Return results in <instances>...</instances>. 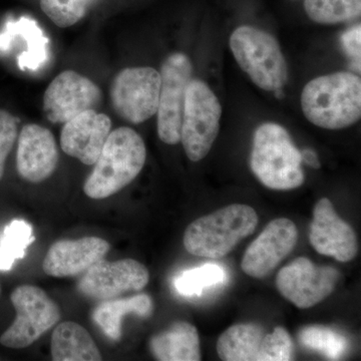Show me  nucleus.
<instances>
[{
	"mask_svg": "<svg viewBox=\"0 0 361 361\" xmlns=\"http://www.w3.org/2000/svg\"><path fill=\"white\" fill-rule=\"evenodd\" d=\"M35 240L32 227L26 221L9 223L0 237V270H11L16 260L25 257L26 249Z\"/></svg>",
	"mask_w": 361,
	"mask_h": 361,
	"instance_id": "22",
	"label": "nucleus"
},
{
	"mask_svg": "<svg viewBox=\"0 0 361 361\" xmlns=\"http://www.w3.org/2000/svg\"><path fill=\"white\" fill-rule=\"evenodd\" d=\"M293 342L283 327H275L266 334L258 361H287L292 360Z\"/></svg>",
	"mask_w": 361,
	"mask_h": 361,
	"instance_id": "27",
	"label": "nucleus"
},
{
	"mask_svg": "<svg viewBox=\"0 0 361 361\" xmlns=\"http://www.w3.org/2000/svg\"><path fill=\"white\" fill-rule=\"evenodd\" d=\"M111 129L108 116L96 110L85 111L65 123L61 135V149L85 165H94Z\"/></svg>",
	"mask_w": 361,
	"mask_h": 361,
	"instance_id": "15",
	"label": "nucleus"
},
{
	"mask_svg": "<svg viewBox=\"0 0 361 361\" xmlns=\"http://www.w3.org/2000/svg\"><path fill=\"white\" fill-rule=\"evenodd\" d=\"M110 248V243L99 237L61 240L49 248L42 269L49 276H78L103 260Z\"/></svg>",
	"mask_w": 361,
	"mask_h": 361,
	"instance_id": "17",
	"label": "nucleus"
},
{
	"mask_svg": "<svg viewBox=\"0 0 361 361\" xmlns=\"http://www.w3.org/2000/svg\"><path fill=\"white\" fill-rule=\"evenodd\" d=\"M306 118L317 127L341 130L360 120L361 80L351 73H336L310 80L301 94Z\"/></svg>",
	"mask_w": 361,
	"mask_h": 361,
	"instance_id": "1",
	"label": "nucleus"
},
{
	"mask_svg": "<svg viewBox=\"0 0 361 361\" xmlns=\"http://www.w3.org/2000/svg\"><path fill=\"white\" fill-rule=\"evenodd\" d=\"M149 348L161 361L201 360L198 330L186 322L173 323L165 331L152 337Z\"/></svg>",
	"mask_w": 361,
	"mask_h": 361,
	"instance_id": "18",
	"label": "nucleus"
},
{
	"mask_svg": "<svg viewBox=\"0 0 361 361\" xmlns=\"http://www.w3.org/2000/svg\"><path fill=\"white\" fill-rule=\"evenodd\" d=\"M341 44L346 54L353 61L356 70L360 71L361 27L360 25L353 26L341 35Z\"/></svg>",
	"mask_w": 361,
	"mask_h": 361,
	"instance_id": "29",
	"label": "nucleus"
},
{
	"mask_svg": "<svg viewBox=\"0 0 361 361\" xmlns=\"http://www.w3.org/2000/svg\"><path fill=\"white\" fill-rule=\"evenodd\" d=\"M161 75L153 68H128L118 73L111 87L114 110L132 123L149 120L158 111Z\"/></svg>",
	"mask_w": 361,
	"mask_h": 361,
	"instance_id": "8",
	"label": "nucleus"
},
{
	"mask_svg": "<svg viewBox=\"0 0 361 361\" xmlns=\"http://www.w3.org/2000/svg\"><path fill=\"white\" fill-rule=\"evenodd\" d=\"M222 108L210 87L200 80L188 85L183 111L180 141L188 158L199 161L205 158L219 134Z\"/></svg>",
	"mask_w": 361,
	"mask_h": 361,
	"instance_id": "6",
	"label": "nucleus"
},
{
	"mask_svg": "<svg viewBox=\"0 0 361 361\" xmlns=\"http://www.w3.org/2000/svg\"><path fill=\"white\" fill-rule=\"evenodd\" d=\"M191 61L184 54H172L166 59L161 68V90L159 99L158 134L168 145L180 141L185 97L192 80Z\"/></svg>",
	"mask_w": 361,
	"mask_h": 361,
	"instance_id": "9",
	"label": "nucleus"
},
{
	"mask_svg": "<svg viewBox=\"0 0 361 361\" xmlns=\"http://www.w3.org/2000/svg\"><path fill=\"white\" fill-rule=\"evenodd\" d=\"M338 271L329 266H316L305 257L296 258L279 271L276 286L281 295L300 310L313 307L336 288Z\"/></svg>",
	"mask_w": 361,
	"mask_h": 361,
	"instance_id": "10",
	"label": "nucleus"
},
{
	"mask_svg": "<svg viewBox=\"0 0 361 361\" xmlns=\"http://www.w3.org/2000/svg\"><path fill=\"white\" fill-rule=\"evenodd\" d=\"M304 8L311 20L334 25L360 16L361 0H305Z\"/></svg>",
	"mask_w": 361,
	"mask_h": 361,
	"instance_id": "23",
	"label": "nucleus"
},
{
	"mask_svg": "<svg viewBox=\"0 0 361 361\" xmlns=\"http://www.w3.org/2000/svg\"><path fill=\"white\" fill-rule=\"evenodd\" d=\"M20 120L8 111L0 110V180L4 174L6 161L18 137Z\"/></svg>",
	"mask_w": 361,
	"mask_h": 361,
	"instance_id": "28",
	"label": "nucleus"
},
{
	"mask_svg": "<svg viewBox=\"0 0 361 361\" xmlns=\"http://www.w3.org/2000/svg\"><path fill=\"white\" fill-rule=\"evenodd\" d=\"M102 90L89 78L66 71L54 78L44 92V111L51 123H66L85 111L96 110Z\"/></svg>",
	"mask_w": 361,
	"mask_h": 361,
	"instance_id": "12",
	"label": "nucleus"
},
{
	"mask_svg": "<svg viewBox=\"0 0 361 361\" xmlns=\"http://www.w3.org/2000/svg\"><path fill=\"white\" fill-rule=\"evenodd\" d=\"M266 334L256 323L233 325L218 339V355L225 361H258Z\"/></svg>",
	"mask_w": 361,
	"mask_h": 361,
	"instance_id": "21",
	"label": "nucleus"
},
{
	"mask_svg": "<svg viewBox=\"0 0 361 361\" xmlns=\"http://www.w3.org/2000/svg\"><path fill=\"white\" fill-rule=\"evenodd\" d=\"M51 356L54 361L103 360L87 330L73 322L61 323L52 332Z\"/></svg>",
	"mask_w": 361,
	"mask_h": 361,
	"instance_id": "19",
	"label": "nucleus"
},
{
	"mask_svg": "<svg viewBox=\"0 0 361 361\" xmlns=\"http://www.w3.org/2000/svg\"><path fill=\"white\" fill-rule=\"evenodd\" d=\"M297 240L298 229L293 221L287 218L271 221L247 248L242 270L257 279L267 276L293 251Z\"/></svg>",
	"mask_w": 361,
	"mask_h": 361,
	"instance_id": "13",
	"label": "nucleus"
},
{
	"mask_svg": "<svg viewBox=\"0 0 361 361\" xmlns=\"http://www.w3.org/2000/svg\"><path fill=\"white\" fill-rule=\"evenodd\" d=\"M252 172L268 189L289 191L304 183L301 153L282 126L266 123L253 137Z\"/></svg>",
	"mask_w": 361,
	"mask_h": 361,
	"instance_id": "3",
	"label": "nucleus"
},
{
	"mask_svg": "<svg viewBox=\"0 0 361 361\" xmlns=\"http://www.w3.org/2000/svg\"><path fill=\"white\" fill-rule=\"evenodd\" d=\"M146 159V146L141 135L128 127L113 130L85 180V195L101 200L118 193L141 173Z\"/></svg>",
	"mask_w": 361,
	"mask_h": 361,
	"instance_id": "2",
	"label": "nucleus"
},
{
	"mask_svg": "<svg viewBox=\"0 0 361 361\" xmlns=\"http://www.w3.org/2000/svg\"><path fill=\"white\" fill-rule=\"evenodd\" d=\"M230 47L240 68L260 89L274 92L286 84V61L277 40L269 33L240 26L230 37Z\"/></svg>",
	"mask_w": 361,
	"mask_h": 361,
	"instance_id": "5",
	"label": "nucleus"
},
{
	"mask_svg": "<svg viewBox=\"0 0 361 361\" xmlns=\"http://www.w3.org/2000/svg\"><path fill=\"white\" fill-rule=\"evenodd\" d=\"M274 96L277 97V99H281L282 97H284L283 90L278 89L274 90Z\"/></svg>",
	"mask_w": 361,
	"mask_h": 361,
	"instance_id": "31",
	"label": "nucleus"
},
{
	"mask_svg": "<svg viewBox=\"0 0 361 361\" xmlns=\"http://www.w3.org/2000/svg\"><path fill=\"white\" fill-rule=\"evenodd\" d=\"M226 271L222 266L207 263L200 267L183 271L174 280L176 290L183 296L201 295L206 289L224 282Z\"/></svg>",
	"mask_w": 361,
	"mask_h": 361,
	"instance_id": "24",
	"label": "nucleus"
},
{
	"mask_svg": "<svg viewBox=\"0 0 361 361\" xmlns=\"http://www.w3.org/2000/svg\"><path fill=\"white\" fill-rule=\"evenodd\" d=\"M259 218L252 207L232 204L191 223L185 231L184 247L199 257L219 259L255 231Z\"/></svg>",
	"mask_w": 361,
	"mask_h": 361,
	"instance_id": "4",
	"label": "nucleus"
},
{
	"mask_svg": "<svg viewBox=\"0 0 361 361\" xmlns=\"http://www.w3.org/2000/svg\"><path fill=\"white\" fill-rule=\"evenodd\" d=\"M301 159L302 161H305L307 165L314 169L320 168V161L318 160V157L316 155L314 151L310 149H304L303 151L300 152Z\"/></svg>",
	"mask_w": 361,
	"mask_h": 361,
	"instance_id": "30",
	"label": "nucleus"
},
{
	"mask_svg": "<svg viewBox=\"0 0 361 361\" xmlns=\"http://www.w3.org/2000/svg\"><path fill=\"white\" fill-rule=\"evenodd\" d=\"M153 311V301L147 294L123 299L104 300L92 312V320L96 322L104 336L114 341L122 337L123 319L126 315L135 314L142 318L149 317Z\"/></svg>",
	"mask_w": 361,
	"mask_h": 361,
	"instance_id": "20",
	"label": "nucleus"
},
{
	"mask_svg": "<svg viewBox=\"0 0 361 361\" xmlns=\"http://www.w3.org/2000/svg\"><path fill=\"white\" fill-rule=\"evenodd\" d=\"M59 152L51 130L30 123L18 137L16 168L23 180L40 183L51 177L58 166Z\"/></svg>",
	"mask_w": 361,
	"mask_h": 361,
	"instance_id": "16",
	"label": "nucleus"
},
{
	"mask_svg": "<svg viewBox=\"0 0 361 361\" xmlns=\"http://www.w3.org/2000/svg\"><path fill=\"white\" fill-rule=\"evenodd\" d=\"M0 291H1V289H0Z\"/></svg>",
	"mask_w": 361,
	"mask_h": 361,
	"instance_id": "32",
	"label": "nucleus"
},
{
	"mask_svg": "<svg viewBox=\"0 0 361 361\" xmlns=\"http://www.w3.org/2000/svg\"><path fill=\"white\" fill-rule=\"evenodd\" d=\"M310 241L316 252L331 256L339 262H348L357 254L355 230L341 219L334 204L327 198L320 199L313 210Z\"/></svg>",
	"mask_w": 361,
	"mask_h": 361,
	"instance_id": "14",
	"label": "nucleus"
},
{
	"mask_svg": "<svg viewBox=\"0 0 361 361\" xmlns=\"http://www.w3.org/2000/svg\"><path fill=\"white\" fill-rule=\"evenodd\" d=\"M99 0H40L42 11L59 27L75 25Z\"/></svg>",
	"mask_w": 361,
	"mask_h": 361,
	"instance_id": "26",
	"label": "nucleus"
},
{
	"mask_svg": "<svg viewBox=\"0 0 361 361\" xmlns=\"http://www.w3.org/2000/svg\"><path fill=\"white\" fill-rule=\"evenodd\" d=\"M11 300L16 317L0 336V343L6 348H28L61 318L58 304L39 287L21 285L14 289Z\"/></svg>",
	"mask_w": 361,
	"mask_h": 361,
	"instance_id": "7",
	"label": "nucleus"
},
{
	"mask_svg": "<svg viewBox=\"0 0 361 361\" xmlns=\"http://www.w3.org/2000/svg\"><path fill=\"white\" fill-rule=\"evenodd\" d=\"M146 266L134 259L108 262L101 260L85 272L78 291L94 300H110L127 292L142 290L149 283Z\"/></svg>",
	"mask_w": 361,
	"mask_h": 361,
	"instance_id": "11",
	"label": "nucleus"
},
{
	"mask_svg": "<svg viewBox=\"0 0 361 361\" xmlns=\"http://www.w3.org/2000/svg\"><path fill=\"white\" fill-rule=\"evenodd\" d=\"M299 341L305 348L322 353L330 360H339L348 348V339L336 330L324 326L304 327Z\"/></svg>",
	"mask_w": 361,
	"mask_h": 361,
	"instance_id": "25",
	"label": "nucleus"
}]
</instances>
